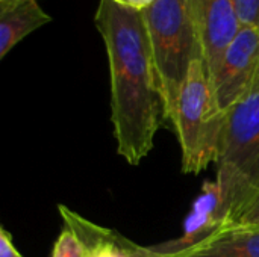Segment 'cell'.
<instances>
[{
  "mask_svg": "<svg viewBox=\"0 0 259 257\" xmlns=\"http://www.w3.org/2000/svg\"><path fill=\"white\" fill-rule=\"evenodd\" d=\"M259 91V74H258V80H256V88H255V92Z\"/></svg>",
  "mask_w": 259,
  "mask_h": 257,
  "instance_id": "e0dca14e",
  "label": "cell"
},
{
  "mask_svg": "<svg viewBox=\"0 0 259 257\" xmlns=\"http://www.w3.org/2000/svg\"><path fill=\"white\" fill-rule=\"evenodd\" d=\"M259 74V29L241 26L226 48L212 79L215 101L222 112L255 92Z\"/></svg>",
  "mask_w": 259,
  "mask_h": 257,
  "instance_id": "5b68a950",
  "label": "cell"
},
{
  "mask_svg": "<svg viewBox=\"0 0 259 257\" xmlns=\"http://www.w3.org/2000/svg\"><path fill=\"white\" fill-rule=\"evenodd\" d=\"M231 221L259 194V91L225 112L215 159Z\"/></svg>",
  "mask_w": 259,
  "mask_h": 257,
  "instance_id": "7a4b0ae2",
  "label": "cell"
},
{
  "mask_svg": "<svg viewBox=\"0 0 259 257\" xmlns=\"http://www.w3.org/2000/svg\"><path fill=\"white\" fill-rule=\"evenodd\" d=\"M27 2H33V0H0V14L2 12H8L11 9H15ZM38 2V0H36Z\"/></svg>",
  "mask_w": 259,
  "mask_h": 257,
  "instance_id": "2e32d148",
  "label": "cell"
},
{
  "mask_svg": "<svg viewBox=\"0 0 259 257\" xmlns=\"http://www.w3.org/2000/svg\"><path fill=\"white\" fill-rule=\"evenodd\" d=\"M0 257H23L12 244V236L6 229L0 230Z\"/></svg>",
  "mask_w": 259,
  "mask_h": 257,
  "instance_id": "5bb4252c",
  "label": "cell"
},
{
  "mask_svg": "<svg viewBox=\"0 0 259 257\" xmlns=\"http://www.w3.org/2000/svg\"><path fill=\"white\" fill-rule=\"evenodd\" d=\"M165 120H171L190 65L202 58L197 29L185 0H155L143 11Z\"/></svg>",
  "mask_w": 259,
  "mask_h": 257,
  "instance_id": "3957f363",
  "label": "cell"
},
{
  "mask_svg": "<svg viewBox=\"0 0 259 257\" xmlns=\"http://www.w3.org/2000/svg\"><path fill=\"white\" fill-rule=\"evenodd\" d=\"M115 3H118L120 6L129 8V9H135V11H144L147 9L155 0H114Z\"/></svg>",
  "mask_w": 259,
  "mask_h": 257,
  "instance_id": "9a60e30c",
  "label": "cell"
},
{
  "mask_svg": "<svg viewBox=\"0 0 259 257\" xmlns=\"http://www.w3.org/2000/svg\"><path fill=\"white\" fill-rule=\"evenodd\" d=\"M234 224L243 227H259V194L241 211Z\"/></svg>",
  "mask_w": 259,
  "mask_h": 257,
  "instance_id": "4fadbf2b",
  "label": "cell"
},
{
  "mask_svg": "<svg viewBox=\"0 0 259 257\" xmlns=\"http://www.w3.org/2000/svg\"><path fill=\"white\" fill-rule=\"evenodd\" d=\"M52 21L36 0L0 14V59H3L23 38Z\"/></svg>",
  "mask_w": 259,
  "mask_h": 257,
  "instance_id": "30bf717a",
  "label": "cell"
},
{
  "mask_svg": "<svg viewBox=\"0 0 259 257\" xmlns=\"http://www.w3.org/2000/svg\"><path fill=\"white\" fill-rule=\"evenodd\" d=\"M88 257H93V256H91V254H90V253H88Z\"/></svg>",
  "mask_w": 259,
  "mask_h": 257,
  "instance_id": "ac0fdd59",
  "label": "cell"
},
{
  "mask_svg": "<svg viewBox=\"0 0 259 257\" xmlns=\"http://www.w3.org/2000/svg\"><path fill=\"white\" fill-rule=\"evenodd\" d=\"M147 257H259V227L234 224L199 245L171 256H156L147 247Z\"/></svg>",
  "mask_w": 259,
  "mask_h": 257,
  "instance_id": "9c48e42d",
  "label": "cell"
},
{
  "mask_svg": "<svg viewBox=\"0 0 259 257\" xmlns=\"http://www.w3.org/2000/svg\"><path fill=\"white\" fill-rule=\"evenodd\" d=\"M197 29L202 58L212 83L223 55L241 29L234 0H185Z\"/></svg>",
  "mask_w": 259,
  "mask_h": 257,
  "instance_id": "8992f818",
  "label": "cell"
},
{
  "mask_svg": "<svg viewBox=\"0 0 259 257\" xmlns=\"http://www.w3.org/2000/svg\"><path fill=\"white\" fill-rule=\"evenodd\" d=\"M94 23L100 32L111 74V121L117 153L132 167L152 151L165 120L143 11L100 0Z\"/></svg>",
  "mask_w": 259,
  "mask_h": 257,
  "instance_id": "6da1fadb",
  "label": "cell"
},
{
  "mask_svg": "<svg viewBox=\"0 0 259 257\" xmlns=\"http://www.w3.org/2000/svg\"><path fill=\"white\" fill-rule=\"evenodd\" d=\"M58 209L64 220V227L79 236L93 257H147V247L129 241L115 230L94 224L62 204Z\"/></svg>",
  "mask_w": 259,
  "mask_h": 257,
  "instance_id": "ba28073f",
  "label": "cell"
},
{
  "mask_svg": "<svg viewBox=\"0 0 259 257\" xmlns=\"http://www.w3.org/2000/svg\"><path fill=\"white\" fill-rule=\"evenodd\" d=\"M52 257H88V251L79 236L73 230L64 227L55 242Z\"/></svg>",
  "mask_w": 259,
  "mask_h": 257,
  "instance_id": "8fae6325",
  "label": "cell"
},
{
  "mask_svg": "<svg viewBox=\"0 0 259 257\" xmlns=\"http://www.w3.org/2000/svg\"><path fill=\"white\" fill-rule=\"evenodd\" d=\"M234 6L241 26L259 29V0H234Z\"/></svg>",
  "mask_w": 259,
  "mask_h": 257,
  "instance_id": "7c38bea8",
  "label": "cell"
},
{
  "mask_svg": "<svg viewBox=\"0 0 259 257\" xmlns=\"http://www.w3.org/2000/svg\"><path fill=\"white\" fill-rule=\"evenodd\" d=\"M170 121L178 133L185 174H199L215 162L225 112L215 101L203 59L190 65Z\"/></svg>",
  "mask_w": 259,
  "mask_h": 257,
  "instance_id": "277c9868",
  "label": "cell"
},
{
  "mask_svg": "<svg viewBox=\"0 0 259 257\" xmlns=\"http://www.w3.org/2000/svg\"><path fill=\"white\" fill-rule=\"evenodd\" d=\"M231 226L234 223L226 209L220 185L217 180H206L185 220L182 235L176 239L152 245L149 250L156 256H171L199 245Z\"/></svg>",
  "mask_w": 259,
  "mask_h": 257,
  "instance_id": "52a82bcc",
  "label": "cell"
}]
</instances>
